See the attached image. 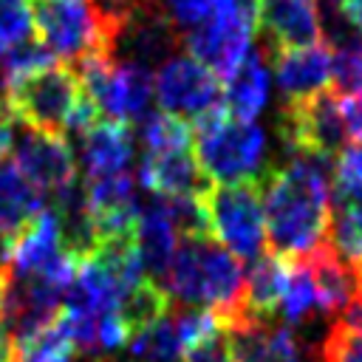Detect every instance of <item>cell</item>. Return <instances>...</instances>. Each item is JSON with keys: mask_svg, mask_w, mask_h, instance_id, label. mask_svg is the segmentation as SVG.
Masks as SVG:
<instances>
[{"mask_svg": "<svg viewBox=\"0 0 362 362\" xmlns=\"http://www.w3.org/2000/svg\"><path fill=\"white\" fill-rule=\"evenodd\" d=\"M139 181L144 184L147 192L161 195V198L201 195L212 184L189 147H175L164 153H141Z\"/></svg>", "mask_w": 362, "mask_h": 362, "instance_id": "obj_15", "label": "cell"}, {"mask_svg": "<svg viewBox=\"0 0 362 362\" xmlns=\"http://www.w3.org/2000/svg\"><path fill=\"white\" fill-rule=\"evenodd\" d=\"M195 158L212 184L260 181L266 161V133L255 122H243L218 107L192 122Z\"/></svg>", "mask_w": 362, "mask_h": 362, "instance_id": "obj_3", "label": "cell"}, {"mask_svg": "<svg viewBox=\"0 0 362 362\" xmlns=\"http://www.w3.org/2000/svg\"><path fill=\"white\" fill-rule=\"evenodd\" d=\"M14 348H17L14 362H74V351H76L62 314L37 334L14 342Z\"/></svg>", "mask_w": 362, "mask_h": 362, "instance_id": "obj_23", "label": "cell"}, {"mask_svg": "<svg viewBox=\"0 0 362 362\" xmlns=\"http://www.w3.org/2000/svg\"><path fill=\"white\" fill-rule=\"evenodd\" d=\"M136 246H139V260H141L144 277L161 286V280L167 274V266H170V260L175 255V246H178V232L173 229L161 198L153 195V192H150V198L139 201Z\"/></svg>", "mask_w": 362, "mask_h": 362, "instance_id": "obj_17", "label": "cell"}, {"mask_svg": "<svg viewBox=\"0 0 362 362\" xmlns=\"http://www.w3.org/2000/svg\"><path fill=\"white\" fill-rule=\"evenodd\" d=\"M277 133L286 156L314 153L322 158H337L348 144H354L342 113V99L328 88L303 102L280 105Z\"/></svg>", "mask_w": 362, "mask_h": 362, "instance_id": "obj_7", "label": "cell"}, {"mask_svg": "<svg viewBox=\"0 0 362 362\" xmlns=\"http://www.w3.org/2000/svg\"><path fill=\"white\" fill-rule=\"evenodd\" d=\"M79 362H96V359H93V356H85V359H79Z\"/></svg>", "mask_w": 362, "mask_h": 362, "instance_id": "obj_39", "label": "cell"}, {"mask_svg": "<svg viewBox=\"0 0 362 362\" xmlns=\"http://www.w3.org/2000/svg\"><path fill=\"white\" fill-rule=\"evenodd\" d=\"M31 23L57 59L79 62L90 54H107V37L90 8V0H31Z\"/></svg>", "mask_w": 362, "mask_h": 362, "instance_id": "obj_8", "label": "cell"}, {"mask_svg": "<svg viewBox=\"0 0 362 362\" xmlns=\"http://www.w3.org/2000/svg\"><path fill=\"white\" fill-rule=\"evenodd\" d=\"M11 260H14V235L0 232V283L11 277Z\"/></svg>", "mask_w": 362, "mask_h": 362, "instance_id": "obj_33", "label": "cell"}, {"mask_svg": "<svg viewBox=\"0 0 362 362\" xmlns=\"http://www.w3.org/2000/svg\"><path fill=\"white\" fill-rule=\"evenodd\" d=\"M0 99L17 124L48 136H62L79 102L85 99V90L71 65L54 62L6 85Z\"/></svg>", "mask_w": 362, "mask_h": 362, "instance_id": "obj_4", "label": "cell"}, {"mask_svg": "<svg viewBox=\"0 0 362 362\" xmlns=\"http://www.w3.org/2000/svg\"><path fill=\"white\" fill-rule=\"evenodd\" d=\"M170 303L212 308L223 322L240 317L243 266L212 235L178 238L175 255L161 280Z\"/></svg>", "mask_w": 362, "mask_h": 362, "instance_id": "obj_2", "label": "cell"}, {"mask_svg": "<svg viewBox=\"0 0 362 362\" xmlns=\"http://www.w3.org/2000/svg\"><path fill=\"white\" fill-rule=\"evenodd\" d=\"M274 65V79L280 90V102H303L328 88L331 79V51L328 45H300V48H280L269 51Z\"/></svg>", "mask_w": 362, "mask_h": 362, "instance_id": "obj_12", "label": "cell"}, {"mask_svg": "<svg viewBox=\"0 0 362 362\" xmlns=\"http://www.w3.org/2000/svg\"><path fill=\"white\" fill-rule=\"evenodd\" d=\"M288 277V257L277 252H260L249 272L243 274V294H240V317H260L272 320L280 308V297Z\"/></svg>", "mask_w": 362, "mask_h": 362, "instance_id": "obj_18", "label": "cell"}, {"mask_svg": "<svg viewBox=\"0 0 362 362\" xmlns=\"http://www.w3.org/2000/svg\"><path fill=\"white\" fill-rule=\"evenodd\" d=\"M34 31L28 0H0V51L28 40Z\"/></svg>", "mask_w": 362, "mask_h": 362, "instance_id": "obj_29", "label": "cell"}, {"mask_svg": "<svg viewBox=\"0 0 362 362\" xmlns=\"http://www.w3.org/2000/svg\"><path fill=\"white\" fill-rule=\"evenodd\" d=\"M42 206L45 192L34 187L14 161H0V232L17 235Z\"/></svg>", "mask_w": 362, "mask_h": 362, "instance_id": "obj_19", "label": "cell"}, {"mask_svg": "<svg viewBox=\"0 0 362 362\" xmlns=\"http://www.w3.org/2000/svg\"><path fill=\"white\" fill-rule=\"evenodd\" d=\"M206 232L238 260H255L266 249L263 195L257 181L209 184L201 192Z\"/></svg>", "mask_w": 362, "mask_h": 362, "instance_id": "obj_5", "label": "cell"}, {"mask_svg": "<svg viewBox=\"0 0 362 362\" xmlns=\"http://www.w3.org/2000/svg\"><path fill=\"white\" fill-rule=\"evenodd\" d=\"M277 311H280L283 322L291 325L294 331H303L311 320L322 317L317 283H314V274H311V266L305 257H288V277H286V288H283Z\"/></svg>", "mask_w": 362, "mask_h": 362, "instance_id": "obj_20", "label": "cell"}, {"mask_svg": "<svg viewBox=\"0 0 362 362\" xmlns=\"http://www.w3.org/2000/svg\"><path fill=\"white\" fill-rule=\"evenodd\" d=\"M167 311H170V297H167V291H164L158 283L147 280V277H141L136 286H130V288L122 294L119 305H116V314H119V320H122L127 337L136 334V331H141V328H147L150 322L161 320Z\"/></svg>", "mask_w": 362, "mask_h": 362, "instance_id": "obj_21", "label": "cell"}, {"mask_svg": "<svg viewBox=\"0 0 362 362\" xmlns=\"http://www.w3.org/2000/svg\"><path fill=\"white\" fill-rule=\"evenodd\" d=\"M124 345L136 362H178L184 356V342L178 337L170 311L161 320L150 322L147 328L130 334Z\"/></svg>", "mask_w": 362, "mask_h": 362, "instance_id": "obj_22", "label": "cell"}, {"mask_svg": "<svg viewBox=\"0 0 362 362\" xmlns=\"http://www.w3.org/2000/svg\"><path fill=\"white\" fill-rule=\"evenodd\" d=\"M153 90L164 113L192 124L195 119L223 107L221 79L189 54H173L156 68Z\"/></svg>", "mask_w": 362, "mask_h": 362, "instance_id": "obj_9", "label": "cell"}, {"mask_svg": "<svg viewBox=\"0 0 362 362\" xmlns=\"http://www.w3.org/2000/svg\"><path fill=\"white\" fill-rule=\"evenodd\" d=\"M164 11L181 25V28H189L195 23H201L215 6L218 0H161Z\"/></svg>", "mask_w": 362, "mask_h": 362, "instance_id": "obj_32", "label": "cell"}, {"mask_svg": "<svg viewBox=\"0 0 362 362\" xmlns=\"http://www.w3.org/2000/svg\"><path fill=\"white\" fill-rule=\"evenodd\" d=\"M14 119L8 116V110H6V105H3V99H0V161L6 158V153L14 147Z\"/></svg>", "mask_w": 362, "mask_h": 362, "instance_id": "obj_34", "label": "cell"}, {"mask_svg": "<svg viewBox=\"0 0 362 362\" xmlns=\"http://www.w3.org/2000/svg\"><path fill=\"white\" fill-rule=\"evenodd\" d=\"M260 45L266 51L314 45L320 40V17L314 0H257Z\"/></svg>", "mask_w": 362, "mask_h": 362, "instance_id": "obj_13", "label": "cell"}, {"mask_svg": "<svg viewBox=\"0 0 362 362\" xmlns=\"http://www.w3.org/2000/svg\"><path fill=\"white\" fill-rule=\"evenodd\" d=\"M334 90L342 96H362V40L334 48L331 54Z\"/></svg>", "mask_w": 362, "mask_h": 362, "instance_id": "obj_28", "label": "cell"}, {"mask_svg": "<svg viewBox=\"0 0 362 362\" xmlns=\"http://www.w3.org/2000/svg\"><path fill=\"white\" fill-rule=\"evenodd\" d=\"M331 201H362V141L348 144L334 164Z\"/></svg>", "mask_w": 362, "mask_h": 362, "instance_id": "obj_27", "label": "cell"}, {"mask_svg": "<svg viewBox=\"0 0 362 362\" xmlns=\"http://www.w3.org/2000/svg\"><path fill=\"white\" fill-rule=\"evenodd\" d=\"M334 158L314 153L286 156L280 167L263 170L260 195L266 240L280 257H303L328 238Z\"/></svg>", "mask_w": 362, "mask_h": 362, "instance_id": "obj_1", "label": "cell"}, {"mask_svg": "<svg viewBox=\"0 0 362 362\" xmlns=\"http://www.w3.org/2000/svg\"><path fill=\"white\" fill-rule=\"evenodd\" d=\"M328 3H334V6H342V3H345V0H328Z\"/></svg>", "mask_w": 362, "mask_h": 362, "instance_id": "obj_38", "label": "cell"}, {"mask_svg": "<svg viewBox=\"0 0 362 362\" xmlns=\"http://www.w3.org/2000/svg\"><path fill=\"white\" fill-rule=\"evenodd\" d=\"M57 57L48 51V45L42 40H23V42H14L11 48L0 51V85H11L28 74H37L48 65H54Z\"/></svg>", "mask_w": 362, "mask_h": 362, "instance_id": "obj_24", "label": "cell"}, {"mask_svg": "<svg viewBox=\"0 0 362 362\" xmlns=\"http://www.w3.org/2000/svg\"><path fill=\"white\" fill-rule=\"evenodd\" d=\"M348 328H354L356 334H362V294H356L351 303H348V308L342 311V317H339Z\"/></svg>", "mask_w": 362, "mask_h": 362, "instance_id": "obj_35", "label": "cell"}, {"mask_svg": "<svg viewBox=\"0 0 362 362\" xmlns=\"http://www.w3.org/2000/svg\"><path fill=\"white\" fill-rule=\"evenodd\" d=\"M184 45L181 25L164 11L161 0L136 11L124 25H119L107 40V54L113 62L139 65V68H158Z\"/></svg>", "mask_w": 362, "mask_h": 362, "instance_id": "obj_10", "label": "cell"}, {"mask_svg": "<svg viewBox=\"0 0 362 362\" xmlns=\"http://www.w3.org/2000/svg\"><path fill=\"white\" fill-rule=\"evenodd\" d=\"M269 65H272L269 51L263 45L252 42L246 57L223 79L221 90H223L226 113H232L235 119H243V122H255L266 110L269 93H272V71H269Z\"/></svg>", "mask_w": 362, "mask_h": 362, "instance_id": "obj_16", "label": "cell"}, {"mask_svg": "<svg viewBox=\"0 0 362 362\" xmlns=\"http://www.w3.org/2000/svg\"><path fill=\"white\" fill-rule=\"evenodd\" d=\"M342 11H345V17L362 31V0H345L342 6H339Z\"/></svg>", "mask_w": 362, "mask_h": 362, "instance_id": "obj_36", "label": "cell"}, {"mask_svg": "<svg viewBox=\"0 0 362 362\" xmlns=\"http://www.w3.org/2000/svg\"><path fill=\"white\" fill-rule=\"evenodd\" d=\"M96 362H113V359H96Z\"/></svg>", "mask_w": 362, "mask_h": 362, "instance_id": "obj_40", "label": "cell"}, {"mask_svg": "<svg viewBox=\"0 0 362 362\" xmlns=\"http://www.w3.org/2000/svg\"><path fill=\"white\" fill-rule=\"evenodd\" d=\"M311 362H362V334L348 328L342 320L328 322Z\"/></svg>", "mask_w": 362, "mask_h": 362, "instance_id": "obj_26", "label": "cell"}, {"mask_svg": "<svg viewBox=\"0 0 362 362\" xmlns=\"http://www.w3.org/2000/svg\"><path fill=\"white\" fill-rule=\"evenodd\" d=\"M14 164L42 192H57L76 178V158L62 136H48L37 130L23 133L14 147Z\"/></svg>", "mask_w": 362, "mask_h": 362, "instance_id": "obj_11", "label": "cell"}, {"mask_svg": "<svg viewBox=\"0 0 362 362\" xmlns=\"http://www.w3.org/2000/svg\"><path fill=\"white\" fill-rule=\"evenodd\" d=\"M141 147L144 153H164V150H175V147H189L192 133L189 124L173 113H150L141 122Z\"/></svg>", "mask_w": 362, "mask_h": 362, "instance_id": "obj_25", "label": "cell"}, {"mask_svg": "<svg viewBox=\"0 0 362 362\" xmlns=\"http://www.w3.org/2000/svg\"><path fill=\"white\" fill-rule=\"evenodd\" d=\"M184 362H232L229 348H226L223 328L215 331L212 337L198 339V342H192L189 348H184Z\"/></svg>", "mask_w": 362, "mask_h": 362, "instance_id": "obj_31", "label": "cell"}, {"mask_svg": "<svg viewBox=\"0 0 362 362\" xmlns=\"http://www.w3.org/2000/svg\"><path fill=\"white\" fill-rule=\"evenodd\" d=\"M257 31V0H218V6L184 34L189 57L226 79L246 57Z\"/></svg>", "mask_w": 362, "mask_h": 362, "instance_id": "obj_6", "label": "cell"}, {"mask_svg": "<svg viewBox=\"0 0 362 362\" xmlns=\"http://www.w3.org/2000/svg\"><path fill=\"white\" fill-rule=\"evenodd\" d=\"M3 286L6 283H0V320H3Z\"/></svg>", "mask_w": 362, "mask_h": 362, "instance_id": "obj_37", "label": "cell"}, {"mask_svg": "<svg viewBox=\"0 0 362 362\" xmlns=\"http://www.w3.org/2000/svg\"><path fill=\"white\" fill-rule=\"evenodd\" d=\"M79 144V164L85 178H105L127 173L133 161V127L116 119L99 116L90 127L74 136Z\"/></svg>", "mask_w": 362, "mask_h": 362, "instance_id": "obj_14", "label": "cell"}, {"mask_svg": "<svg viewBox=\"0 0 362 362\" xmlns=\"http://www.w3.org/2000/svg\"><path fill=\"white\" fill-rule=\"evenodd\" d=\"M150 3H156V0H90V8H93V14H96V20H99L105 37L110 40V34H113L119 25H124L136 11H141V8L150 6Z\"/></svg>", "mask_w": 362, "mask_h": 362, "instance_id": "obj_30", "label": "cell"}]
</instances>
